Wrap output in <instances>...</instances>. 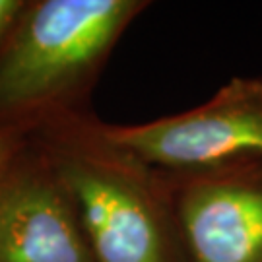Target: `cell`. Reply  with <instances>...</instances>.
<instances>
[{"mask_svg": "<svg viewBox=\"0 0 262 262\" xmlns=\"http://www.w3.org/2000/svg\"><path fill=\"white\" fill-rule=\"evenodd\" d=\"M28 136L68 190L95 262H190L165 171L121 144L94 109Z\"/></svg>", "mask_w": 262, "mask_h": 262, "instance_id": "1", "label": "cell"}, {"mask_svg": "<svg viewBox=\"0 0 262 262\" xmlns=\"http://www.w3.org/2000/svg\"><path fill=\"white\" fill-rule=\"evenodd\" d=\"M148 8V0H26L0 51V136L92 111L113 51Z\"/></svg>", "mask_w": 262, "mask_h": 262, "instance_id": "2", "label": "cell"}, {"mask_svg": "<svg viewBox=\"0 0 262 262\" xmlns=\"http://www.w3.org/2000/svg\"><path fill=\"white\" fill-rule=\"evenodd\" d=\"M117 140L163 171H192L262 158V78H231L188 111L111 124Z\"/></svg>", "mask_w": 262, "mask_h": 262, "instance_id": "3", "label": "cell"}, {"mask_svg": "<svg viewBox=\"0 0 262 262\" xmlns=\"http://www.w3.org/2000/svg\"><path fill=\"white\" fill-rule=\"evenodd\" d=\"M190 262H262V158L165 171Z\"/></svg>", "mask_w": 262, "mask_h": 262, "instance_id": "4", "label": "cell"}, {"mask_svg": "<svg viewBox=\"0 0 262 262\" xmlns=\"http://www.w3.org/2000/svg\"><path fill=\"white\" fill-rule=\"evenodd\" d=\"M0 262H95L72 198L29 136L0 161Z\"/></svg>", "mask_w": 262, "mask_h": 262, "instance_id": "5", "label": "cell"}, {"mask_svg": "<svg viewBox=\"0 0 262 262\" xmlns=\"http://www.w3.org/2000/svg\"><path fill=\"white\" fill-rule=\"evenodd\" d=\"M26 0H0V51L18 21Z\"/></svg>", "mask_w": 262, "mask_h": 262, "instance_id": "6", "label": "cell"}, {"mask_svg": "<svg viewBox=\"0 0 262 262\" xmlns=\"http://www.w3.org/2000/svg\"><path fill=\"white\" fill-rule=\"evenodd\" d=\"M26 136H16V134H2L0 136V161L8 156L10 151L18 146L19 142L24 140Z\"/></svg>", "mask_w": 262, "mask_h": 262, "instance_id": "7", "label": "cell"}]
</instances>
